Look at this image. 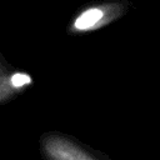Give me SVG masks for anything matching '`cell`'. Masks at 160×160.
Wrapping results in <instances>:
<instances>
[{
  "label": "cell",
  "mask_w": 160,
  "mask_h": 160,
  "mask_svg": "<svg viewBox=\"0 0 160 160\" xmlns=\"http://www.w3.org/2000/svg\"><path fill=\"white\" fill-rule=\"evenodd\" d=\"M40 149L44 160H104L91 149L59 134L45 135L40 141Z\"/></svg>",
  "instance_id": "1"
},
{
  "label": "cell",
  "mask_w": 160,
  "mask_h": 160,
  "mask_svg": "<svg viewBox=\"0 0 160 160\" xmlns=\"http://www.w3.org/2000/svg\"><path fill=\"white\" fill-rule=\"evenodd\" d=\"M102 11L100 9H89L86 11H84L76 20L74 26L78 30H88L90 28H92L95 24H98L101 18H102Z\"/></svg>",
  "instance_id": "2"
},
{
  "label": "cell",
  "mask_w": 160,
  "mask_h": 160,
  "mask_svg": "<svg viewBox=\"0 0 160 160\" xmlns=\"http://www.w3.org/2000/svg\"><path fill=\"white\" fill-rule=\"evenodd\" d=\"M11 82L14 86L16 88H20V86H24L26 84H30L31 82V78L25 75V74H15L12 78H11Z\"/></svg>",
  "instance_id": "3"
}]
</instances>
